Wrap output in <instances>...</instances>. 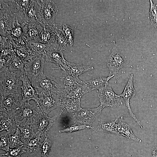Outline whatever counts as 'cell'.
<instances>
[{
  "mask_svg": "<svg viewBox=\"0 0 157 157\" xmlns=\"http://www.w3.org/2000/svg\"><path fill=\"white\" fill-rule=\"evenodd\" d=\"M89 92L84 82V84L80 86L63 88L60 91L62 104L59 115L74 113L81 109V98L83 95Z\"/></svg>",
  "mask_w": 157,
  "mask_h": 157,
  "instance_id": "6da1fadb",
  "label": "cell"
},
{
  "mask_svg": "<svg viewBox=\"0 0 157 157\" xmlns=\"http://www.w3.org/2000/svg\"><path fill=\"white\" fill-rule=\"evenodd\" d=\"M30 81L33 86L36 89L39 97L60 91L63 89L54 77L44 74Z\"/></svg>",
  "mask_w": 157,
  "mask_h": 157,
  "instance_id": "7a4b0ae2",
  "label": "cell"
},
{
  "mask_svg": "<svg viewBox=\"0 0 157 157\" xmlns=\"http://www.w3.org/2000/svg\"><path fill=\"white\" fill-rule=\"evenodd\" d=\"M58 116V113L52 117L48 116L40 108L30 125L33 130L35 138L46 136Z\"/></svg>",
  "mask_w": 157,
  "mask_h": 157,
  "instance_id": "3957f363",
  "label": "cell"
},
{
  "mask_svg": "<svg viewBox=\"0 0 157 157\" xmlns=\"http://www.w3.org/2000/svg\"><path fill=\"white\" fill-rule=\"evenodd\" d=\"M112 51L107 61V66L109 70V76L114 75V80L116 82L117 77L119 70L124 67H130L127 63L125 57L119 50L116 42H111Z\"/></svg>",
  "mask_w": 157,
  "mask_h": 157,
  "instance_id": "277c9868",
  "label": "cell"
},
{
  "mask_svg": "<svg viewBox=\"0 0 157 157\" xmlns=\"http://www.w3.org/2000/svg\"><path fill=\"white\" fill-rule=\"evenodd\" d=\"M0 34L1 36L8 37L15 27L16 18L11 12L7 2L0 1Z\"/></svg>",
  "mask_w": 157,
  "mask_h": 157,
  "instance_id": "5b68a950",
  "label": "cell"
},
{
  "mask_svg": "<svg viewBox=\"0 0 157 157\" xmlns=\"http://www.w3.org/2000/svg\"><path fill=\"white\" fill-rule=\"evenodd\" d=\"M21 103L20 106L16 111L15 117L16 122L21 127L31 125L33 118L40 108L36 103L33 104L29 102Z\"/></svg>",
  "mask_w": 157,
  "mask_h": 157,
  "instance_id": "8992f818",
  "label": "cell"
},
{
  "mask_svg": "<svg viewBox=\"0 0 157 157\" xmlns=\"http://www.w3.org/2000/svg\"><path fill=\"white\" fill-rule=\"evenodd\" d=\"M98 96L100 105L105 107L117 108L123 104L119 95L113 90L111 84L108 82L102 89L98 90Z\"/></svg>",
  "mask_w": 157,
  "mask_h": 157,
  "instance_id": "52a82bcc",
  "label": "cell"
},
{
  "mask_svg": "<svg viewBox=\"0 0 157 157\" xmlns=\"http://www.w3.org/2000/svg\"><path fill=\"white\" fill-rule=\"evenodd\" d=\"M0 73V95L7 96L14 93L19 86L16 72L10 71Z\"/></svg>",
  "mask_w": 157,
  "mask_h": 157,
  "instance_id": "ba28073f",
  "label": "cell"
},
{
  "mask_svg": "<svg viewBox=\"0 0 157 157\" xmlns=\"http://www.w3.org/2000/svg\"><path fill=\"white\" fill-rule=\"evenodd\" d=\"M44 55L33 57L24 64V69L26 75L31 81L44 74L43 71L45 60Z\"/></svg>",
  "mask_w": 157,
  "mask_h": 157,
  "instance_id": "9c48e42d",
  "label": "cell"
},
{
  "mask_svg": "<svg viewBox=\"0 0 157 157\" xmlns=\"http://www.w3.org/2000/svg\"><path fill=\"white\" fill-rule=\"evenodd\" d=\"M60 91L39 97L38 104L44 113L47 115L53 110L61 107L62 100Z\"/></svg>",
  "mask_w": 157,
  "mask_h": 157,
  "instance_id": "30bf717a",
  "label": "cell"
},
{
  "mask_svg": "<svg viewBox=\"0 0 157 157\" xmlns=\"http://www.w3.org/2000/svg\"><path fill=\"white\" fill-rule=\"evenodd\" d=\"M19 80L22 81V85L19 86L22 89V99L20 100L21 103L28 102L31 100H33L38 104V94L36 89L34 87L25 72H20V76L18 78Z\"/></svg>",
  "mask_w": 157,
  "mask_h": 157,
  "instance_id": "8fae6325",
  "label": "cell"
},
{
  "mask_svg": "<svg viewBox=\"0 0 157 157\" xmlns=\"http://www.w3.org/2000/svg\"><path fill=\"white\" fill-rule=\"evenodd\" d=\"M59 11L57 6L52 0H41L40 14L45 25L55 23L56 17Z\"/></svg>",
  "mask_w": 157,
  "mask_h": 157,
  "instance_id": "7c38bea8",
  "label": "cell"
},
{
  "mask_svg": "<svg viewBox=\"0 0 157 157\" xmlns=\"http://www.w3.org/2000/svg\"><path fill=\"white\" fill-rule=\"evenodd\" d=\"M104 108L100 105L94 108H82L74 113V117L76 122L91 126L93 122L99 116Z\"/></svg>",
  "mask_w": 157,
  "mask_h": 157,
  "instance_id": "4fadbf2b",
  "label": "cell"
},
{
  "mask_svg": "<svg viewBox=\"0 0 157 157\" xmlns=\"http://www.w3.org/2000/svg\"><path fill=\"white\" fill-rule=\"evenodd\" d=\"M16 111L9 112H0V131H6L8 134H13L15 132L19 126L15 119Z\"/></svg>",
  "mask_w": 157,
  "mask_h": 157,
  "instance_id": "5bb4252c",
  "label": "cell"
},
{
  "mask_svg": "<svg viewBox=\"0 0 157 157\" xmlns=\"http://www.w3.org/2000/svg\"><path fill=\"white\" fill-rule=\"evenodd\" d=\"M133 80V74H131L129 76L123 92L119 95L120 97H122L125 101L126 106L128 109L130 116L138 123L140 128H142V126L132 111L130 104V99L132 97H134L136 93V91L134 87Z\"/></svg>",
  "mask_w": 157,
  "mask_h": 157,
  "instance_id": "9a60e30c",
  "label": "cell"
},
{
  "mask_svg": "<svg viewBox=\"0 0 157 157\" xmlns=\"http://www.w3.org/2000/svg\"><path fill=\"white\" fill-rule=\"evenodd\" d=\"M19 93H13L7 96L0 95V112H9L16 111L21 103L18 100Z\"/></svg>",
  "mask_w": 157,
  "mask_h": 157,
  "instance_id": "2e32d148",
  "label": "cell"
},
{
  "mask_svg": "<svg viewBox=\"0 0 157 157\" xmlns=\"http://www.w3.org/2000/svg\"><path fill=\"white\" fill-rule=\"evenodd\" d=\"M45 64L48 62H52L62 70H66L67 68V61L65 59L63 51L57 49H50L46 51Z\"/></svg>",
  "mask_w": 157,
  "mask_h": 157,
  "instance_id": "e0dca14e",
  "label": "cell"
},
{
  "mask_svg": "<svg viewBox=\"0 0 157 157\" xmlns=\"http://www.w3.org/2000/svg\"><path fill=\"white\" fill-rule=\"evenodd\" d=\"M7 3L10 6L13 14L17 18L24 21L26 11L32 0H8Z\"/></svg>",
  "mask_w": 157,
  "mask_h": 157,
  "instance_id": "ac0fdd59",
  "label": "cell"
},
{
  "mask_svg": "<svg viewBox=\"0 0 157 157\" xmlns=\"http://www.w3.org/2000/svg\"><path fill=\"white\" fill-rule=\"evenodd\" d=\"M40 8L41 0H32L26 11L24 21L27 22H38L42 23Z\"/></svg>",
  "mask_w": 157,
  "mask_h": 157,
  "instance_id": "d6986e66",
  "label": "cell"
},
{
  "mask_svg": "<svg viewBox=\"0 0 157 157\" xmlns=\"http://www.w3.org/2000/svg\"><path fill=\"white\" fill-rule=\"evenodd\" d=\"M117 124V128L119 135H122L129 140L141 143L142 140L133 133L130 126L124 120L123 117L119 115Z\"/></svg>",
  "mask_w": 157,
  "mask_h": 157,
  "instance_id": "ffe728a7",
  "label": "cell"
},
{
  "mask_svg": "<svg viewBox=\"0 0 157 157\" xmlns=\"http://www.w3.org/2000/svg\"><path fill=\"white\" fill-rule=\"evenodd\" d=\"M62 70L63 76L61 77L59 83L63 88H63L77 87L84 84V81L79 79L78 76L72 74L67 70Z\"/></svg>",
  "mask_w": 157,
  "mask_h": 157,
  "instance_id": "44dd1931",
  "label": "cell"
},
{
  "mask_svg": "<svg viewBox=\"0 0 157 157\" xmlns=\"http://www.w3.org/2000/svg\"><path fill=\"white\" fill-rule=\"evenodd\" d=\"M119 117V115L117 116L114 121H100L97 126L92 127V129L96 132H101L119 135L116 123Z\"/></svg>",
  "mask_w": 157,
  "mask_h": 157,
  "instance_id": "7402d4cb",
  "label": "cell"
},
{
  "mask_svg": "<svg viewBox=\"0 0 157 157\" xmlns=\"http://www.w3.org/2000/svg\"><path fill=\"white\" fill-rule=\"evenodd\" d=\"M28 23L26 38L28 41L37 40L43 30L45 25L42 23L32 22Z\"/></svg>",
  "mask_w": 157,
  "mask_h": 157,
  "instance_id": "603a6c76",
  "label": "cell"
},
{
  "mask_svg": "<svg viewBox=\"0 0 157 157\" xmlns=\"http://www.w3.org/2000/svg\"><path fill=\"white\" fill-rule=\"evenodd\" d=\"M62 24H54L49 25L53 30L56 41L59 49L63 51L66 49L67 44L62 29Z\"/></svg>",
  "mask_w": 157,
  "mask_h": 157,
  "instance_id": "cb8c5ba5",
  "label": "cell"
},
{
  "mask_svg": "<svg viewBox=\"0 0 157 157\" xmlns=\"http://www.w3.org/2000/svg\"><path fill=\"white\" fill-rule=\"evenodd\" d=\"M114 76L113 75L107 77L100 76L85 81L84 82L89 92L94 90H99L103 89L109 80Z\"/></svg>",
  "mask_w": 157,
  "mask_h": 157,
  "instance_id": "d4e9b609",
  "label": "cell"
},
{
  "mask_svg": "<svg viewBox=\"0 0 157 157\" xmlns=\"http://www.w3.org/2000/svg\"><path fill=\"white\" fill-rule=\"evenodd\" d=\"M47 46V44L40 43L35 40H31L28 41L26 49L32 57L40 55L45 56Z\"/></svg>",
  "mask_w": 157,
  "mask_h": 157,
  "instance_id": "484cf974",
  "label": "cell"
},
{
  "mask_svg": "<svg viewBox=\"0 0 157 157\" xmlns=\"http://www.w3.org/2000/svg\"><path fill=\"white\" fill-rule=\"evenodd\" d=\"M7 63L9 71L24 72V64L14 52L7 56Z\"/></svg>",
  "mask_w": 157,
  "mask_h": 157,
  "instance_id": "4316f807",
  "label": "cell"
},
{
  "mask_svg": "<svg viewBox=\"0 0 157 157\" xmlns=\"http://www.w3.org/2000/svg\"><path fill=\"white\" fill-rule=\"evenodd\" d=\"M67 68L66 70L77 76L94 69L92 66L77 64L67 61Z\"/></svg>",
  "mask_w": 157,
  "mask_h": 157,
  "instance_id": "83f0119b",
  "label": "cell"
},
{
  "mask_svg": "<svg viewBox=\"0 0 157 157\" xmlns=\"http://www.w3.org/2000/svg\"><path fill=\"white\" fill-rule=\"evenodd\" d=\"M40 140V137H37L24 144L23 148L26 152L25 153L33 155L40 150L41 143Z\"/></svg>",
  "mask_w": 157,
  "mask_h": 157,
  "instance_id": "f1b7e54d",
  "label": "cell"
},
{
  "mask_svg": "<svg viewBox=\"0 0 157 157\" xmlns=\"http://www.w3.org/2000/svg\"><path fill=\"white\" fill-rule=\"evenodd\" d=\"M19 128L21 132V140L24 144L35 138L33 130L30 125L24 127L19 126Z\"/></svg>",
  "mask_w": 157,
  "mask_h": 157,
  "instance_id": "f546056e",
  "label": "cell"
},
{
  "mask_svg": "<svg viewBox=\"0 0 157 157\" xmlns=\"http://www.w3.org/2000/svg\"><path fill=\"white\" fill-rule=\"evenodd\" d=\"M8 136L10 140L9 147L10 149L14 148L24 145V144L21 140V132L19 127L15 133L8 134Z\"/></svg>",
  "mask_w": 157,
  "mask_h": 157,
  "instance_id": "4dcf8cb0",
  "label": "cell"
},
{
  "mask_svg": "<svg viewBox=\"0 0 157 157\" xmlns=\"http://www.w3.org/2000/svg\"><path fill=\"white\" fill-rule=\"evenodd\" d=\"M62 29L67 45L72 47L74 44V28L64 23L62 24Z\"/></svg>",
  "mask_w": 157,
  "mask_h": 157,
  "instance_id": "1f68e13d",
  "label": "cell"
},
{
  "mask_svg": "<svg viewBox=\"0 0 157 157\" xmlns=\"http://www.w3.org/2000/svg\"><path fill=\"white\" fill-rule=\"evenodd\" d=\"M13 48L16 55L22 60L24 64L30 60L33 57L28 53L26 47H13Z\"/></svg>",
  "mask_w": 157,
  "mask_h": 157,
  "instance_id": "d6a6232c",
  "label": "cell"
},
{
  "mask_svg": "<svg viewBox=\"0 0 157 157\" xmlns=\"http://www.w3.org/2000/svg\"><path fill=\"white\" fill-rule=\"evenodd\" d=\"M92 128L91 126L76 122L75 124L70 125L65 128L59 131V132L60 133L64 132L70 133L78 130Z\"/></svg>",
  "mask_w": 157,
  "mask_h": 157,
  "instance_id": "836d02e7",
  "label": "cell"
},
{
  "mask_svg": "<svg viewBox=\"0 0 157 157\" xmlns=\"http://www.w3.org/2000/svg\"><path fill=\"white\" fill-rule=\"evenodd\" d=\"M44 137V141L41 143L40 150L41 157H47L51 150L52 142L46 135Z\"/></svg>",
  "mask_w": 157,
  "mask_h": 157,
  "instance_id": "e575fe53",
  "label": "cell"
},
{
  "mask_svg": "<svg viewBox=\"0 0 157 157\" xmlns=\"http://www.w3.org/2000/svg\"><path fill=\"white\" fill-rule=\"evenodd\" d=\"M150 9L149 12L151 24L157 28V5L150 0Z\"/></svg>",
  "mask_w": 157,
  "mask_h": 157,
  "instance_id": "d590c367",
  "label": "cell"
},
{
  "mask_svg": "<svg viewBox=\"0 0 157 157\" xmlns=\"http://www.w3.org/2000/svg\"><path fill=\"white\" fill-rule=\"evenodd\" d=\"M23 146L24 145L14 148H10L6 153L1 156L5 155L8 157H20L22 154L26 153L23 149Z\"/></svg>",
  "mask_w": 157,
  "mask_h": 157,
  "instance_id": "8d00e7d4",
  "label": "cell"
},
{
  "mask_svg": "<svg viewBox=\"0 0 157 157\" xmlns=\"http://www.w3.org/2000/svg\"><path fill=\"white\" fill-rule=\"evenodd\" d=\"M0 148L6 151L10 149L9 144L10 140L7 133H3L0 135Z\"/></svg>",
  "mask_w": 157,
  "mask_h": 157,
  "instance_id": "74e56055",
  "label": "cell"
},
{
  "mask_svg": "<svg viewBox=\"0 0 157 157\" xmlns=\"http://www.w3.org/2000/svg\"><path fill=\"white\" fill-rule=\"evenodd\" d=\"M151 157H157V144L154 145L152 148Z\"/></svg>",
  "mask_w": 157,
  "mask_h": 157,
  "instance_id": "f35d334b",
  "label": "cell"
}]
</instances>
